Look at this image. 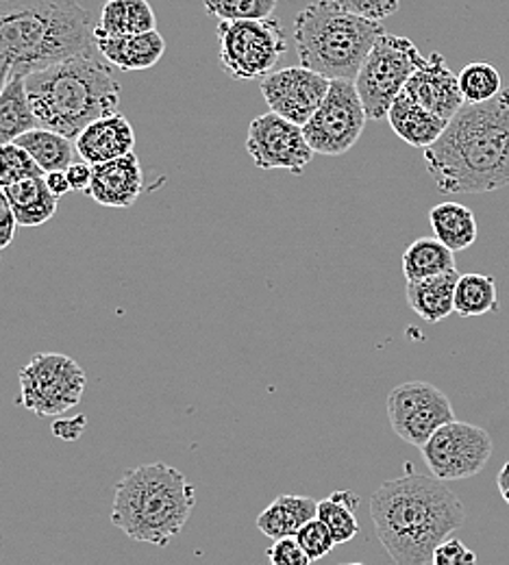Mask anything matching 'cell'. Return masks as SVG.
<instances>
[{
  "label": "cell",
  "instance_id": "obj_1",
  "mask_svg": "<svg viewBox=\"0 0 509 565\" xmlns=\"http://www.w3.org/2000/svg\"><path fill=\"white\" fill-rule=\"evenodd\" d=\"M442 194H488L509 185V87L495 100L464 105L425 150Z\"/></svg>",
  "mask_w": 509,
  "mask_h": 565
},
{
  "label": "cell",
  "instance_id": "obj_2",
  "mask_svg": "<svg viewBox=\"0 0 509 565\" xmlns=\"http://www.w3.org/2000/svg\"><path fill=\"white\" fill-rule=\"evenodd\" d=\"M379 542L396 565H432L434 553L466 522V509L436 477L405 475L370 498Z\"/></svg>",
  "mask_w": 509,
  "mask_h": 565
},
{
  "label": "cell",
  "instance_id": "obj_3",
  "mask_svg": "<svg viewBox=\"0 0 509 565\" xmlns=\"http://www.w3.org/2000/svg\"><path fill=\"white\" fill-rule=\"evenodd\" d=\"M120 92L112 64L96 49L26 76L38 122L68 140H76L92 122L118 114Z\"/></svg>",
  "mask_w": 509,
  "mask_h": 565
},
{
  "label": "cell",
  "instance_id": "obj_4",
  "mask_svg": "<svg viewBox=\"0 0 509 565\" xmlns=\"http://www.w3.org/2000/svg\"><path fill=\"white\" fill-rule=\"evenodd\" d=\"M96 49L78 0H0V60L31 74Z\"/></svg>",
  "mask_w": 509,
  "mask_h": 565
},
{
  "label": "cell",
  "instance_id": "obj_5",
  "mask_svg": "<svg viewBox=\"0 0 509 565\" xmlns=\"http://www.w3.org/2000/svg\"><path fill=\"white\" fill-rule=\"evenodd\" d=\"M197 504V490L183 472L168 463H146L116 483L112 524L129 540L168 546L185 529Z\"/></svg>",
  "mask_w": 509,
  "mask_h": 565
},
{
  "label": "cell",
  "instance_id": "obj_6",
  "mask_svg": "<svg viewBox=\"0 0 509 565\" xmlns=\"http://www.w3.org/2000/svg\"><path fill=\"white\" fill-rule=\"evenodd\" d=\"M381 22L349 13L333 0H316L294 18V42L300 66L329 81H356L383 35Z\"/></svg>",
  "mask_w": 509,
  "mask_h": 565
},
{
  "label": "cell",
  "instance_id": "obj_7",
  "mask_svg": "<svg viewBox=\"0 0 509 565\" xmlns=\"http://www.w3.org/2000/svg\"><path fill=\"white\" fill-rule=\"evenodd\" d=\"M425 62L427 57L421 55L410 38L383 33L374 42L356 78L368 120L388 118L392 103Z\"/></svg>",
  "mask_w": 509,
  "mask_h": 565
},
{
  "label": "cell",
  "instance_id": "obj_8",
  "mask_svg": "<svg viewBox=\"0 0 509 565\" xmlns=\"http://www.w3.org/2000/svg\"><path fill=\"white\" fill-rule=\"evenodd\" d=\"M220 66L235 81L271 76L288 51V35L277 18L220 22Z\"/></svg>",
  "mask_w": 509,
  "mask_h": 565
},
{
  "label": "cell",
  "instance_id": "obj_9",
  "mask_svg": "<svg viewBox=\"0 0 509 565\" xmlns=\"http://www.w3.org/2000/svg\"><path fill=\"white\" fill-rule=\"evenodd\" d=\"M18 405L38 418H57L74 409L87 385L85 370L73 356L38 353L20 370Z\"/></svg>",
  "mask_w": 509,
  "mask_h": 565
},
{
  "label": "cell",
  "instance_id": "obj_10",
  "mask_svg": "<svg viewBox=\"0 0 509 565\" xmlns=\"http://www.w3.org/2000/svg\"><path fill=\"white\" fill-rule=\"evenodd\" d=\"M365 116L356 81H331L318 111L303 127L305 140L316 154L338 157L349 152L364 134Z\"/></svg>",
  "mask_w": 509,
  "mask_h": 565
},
{
  "label": "cell",
  "instance_id": "obj_11",
  "mask_svg": "<svg viewBox=\"0 0 509 565\" xmlns=\"http://www.w3.org/2000/svg\"><path fill=\"white\" fill-rule=\"evenodd\" d=\"M492 450L495 444L486 428L459 420L442 426L421 448L427 468L442 483L479 475L488 466Z\"/></svg>",
  "mask_w": 509,
  "mask_h": 565
},
{
  "label": "cell",
  "instance_id": "obj_12",
  "mask_svg": "<svg viewBox=\"0 0 509 565\" xmlns=\"http://www.w3.org/2000/svg\"><path fill=\"white\" fill-rule=\"evenodd\" d=\"M388 420L405 444L423 448L436 430L455 420V414L439 387L427 381H407L390 392Z\"/></svg>",
  "mask_w": 509,
  "mask_h": 565
},
{
  "label": "cell",
  "instance_id": "obj_13",
  "mask_svg": "<svg viewBox=\"0 0 509 565\" xmlns=\"http://www.w3.org/2000/svg\"><path fill=\"white\" fill-rule=\"evenodd\" d=\"M246 150L259 170H288L291 174H303L316 154L305 140L303 127L273 111L253 118Z\"/></svg>",
  "mask_w": 509,
  "mask_h": 565
},
{
  "label": "cell",
  "instance_id": "obj_14",
  "mask_svg": "<svg viewBox=\"0 0 509 565\" xmlns=\"http://www.w3.org/2000/svg\"><path fill=\"white\" fill-rule=\"evenodd\" d=\"M331 81L305 66L275 71L259 85L268 109L298 127H305L329 94Z\"/></svg>",
  "mask_w": 509,
  "mask_h": 565
},
{
  "label": "cell",
  "instance_id": "obj_15",
  "mask_svg": "<svg viewBox=\"0 0 509 565\" xmlns=\"http://www.w3.org/2000/svg\"><path fill=\"white\" fill-rule=\"evenodd\" d=\"M403 92L446 122L466 105L459 92L457 74L446 68L444 57L439 53H432L427 57L425 66L414 72Z\"/></svg>",
  "mask_w": 509,
  "mask_h": 565
},
{
  "label": "cell",
  "instance_id": "obj_16",
  "mask_svg": "<svg viewBox=\"0 0 509 565\" xmlns=\"http://www.w3.org/2000/svg\"><path fill=\"white\" fill-rule=\"evenodd\" d=\"M145 190V174L136 152L94 166L87 194L103 207H131Z\"/></svg>",
  "mask_w": 509,
  "mask_h": 565
},
{
  "label": "cell",
  "instance_id": "obj_17",
  "mask_svg": "<svg viewBox=\"0 0 509 565\" xmlns=\"http://www.w3.org/2000/svg\"><path fill=\"white\" fill-rule=\"evenodd\" d=\"M76 154L89 166L107 163L127 157L136 148V131L131 122L118 111L114 116L92 122L76 140Z\"/></svg>",
  "mask_w": 509,
  "mask_h": 565
},
{
  "label": "cell",
  "instance_id": "obj_18",
  "mask_svg": "<svg viewBox=\"0 0 509 565\" xmlns=\"http://www.w3.org/2000/svg\"><path fill=\"white\" fill-rule=\"evenodd\" d=\"M96 51L116 68L125 72L148 71L157 66L166 53V40L159 31L127 38L94 40Z\"/></svg>",
  "mask_w": 509,
  "mask_h": 565
},
{
  "label": "cell",
  "instance_id": "obj_19",
  "mask_svg": "<svg viewBox=\"0 0 509 565\" xmlns=\"http://www.w3.org/2000/svg\"><path fill=\"white\" fill-rule=\"evenodd\" d=\"M388 122L401 140L423 150L434 146L448 125L446 120L412 100L405 92H401L392 103L388 111Z\"/></svg>",
  "mask_w": 509,
  "mask_h": 565
},
{
  "label": "cell",
  "instance_id": "obj_20",
  "mask_svg": "<svg viewBox=\"0 0 509 565\" xmlns=\"http://www.w3.org/2000/svg\"><path fill=\"white\" fill-rule=\"evenodd\" d=\"M318 518V502L307 495H277L259 515L257 529L273 542L296 537V533Z\"/></svg>",
  "mask_w": 509,
  "mask_h": 565
},
{
  "label": "cell",
  "instance_id": "obj_21",
  "mask_svg": "<svg viewBox=\"0 0 509 565\" xmlns=\"http://www.w3.org/2000/svg\"><path fill=\"white\" fill-rule=\"evenodd\" d=\"M155 9L148 0H107L100 9V20L94 26V40L127 38L157 31Z\"/></svg>",
  "mask_w": 509,
  "mask_h": 565
},
{
  "label": "cell",
  "instance_id": "obj_22",
  "mask_svg": "<svg viewBox=\"0 0 509 565\" xmlns=\"http://www.w3.org/2000/svg\"><path fill=\"white\" fill-rule=\"evenodd\" d=\"M459 281L457 270L432 277V279H423V281L407 282V302L412 307V311L430 322L437 324L442 320H446L453 311H455V285Z\"/></svg>",
  "mask_w": 509,
  "mask_h": 565
},
{
  "label": "cell",
  "instance_id": "obj_23",
  "mask_svg": "<svg viewBox=\"0 0 509 565\" xmlns=\"http://www.w3.org/2000/svg\"><path fill=\"white\" fill-rule=\"evenodd\" d=\"M18 226H42L57 213V201L44 177L26 179L2 190Z\"/></svg>",
  "mask_w": 509,
  "mask_h": 565
},
{
  "label": "cell",
  "instance_id": "obj_24",
  "mask_svg": "<svg viewBox=\"0 0 509 565\" xmlns=\"http://www.w3.org/2000/svg\"><path fill=\"white\" fill-rule=\"evenodd\" d=\"M38 125L26 94V74L13 72L0 96V146L13 143L24 134L38 129Z\"/></svg>",
  "mask_w": 509,
  "mask_h": 565
},
{
  "label": "cell",
  "instance_id": "obj_25",
  "mask_svg": "<svg viewBox=\"0 0 509 565\" xmlns=\"http://www.w3.org/2000/svg\"><path fill=\"white\" fill-rule=\"evenodd\" d=\"M430 224L436 239L453 253H462L477 242L479 228L475 213L462 203H439L430 212Z\"/></svg>",
  "mask_w": 509,
  "mask_h": 565
},
{
  "label": "cell",
  "instance_id": "obj_26",
  "mask_svg": "<svg viewBox=\"0 0 509 565\" xmlns=\"http://www.w3.org/2000/svg\"><path fill=\"white\" fill-rule=\"evenodd\" d=\"M455 270V253L436 237H418L403 253V275L407 282L423 281Z\"/></svg>",
  "mask_w": 509,
  "mask_h": 565
},
{
  "label": "cell",
  "instance_id": "obj_27",
  "mask_svg": "<svg viewBox=\"0 0 509 565\" xmlns=\"http://www.w3.org/2000/svg\"><path fill=\"white\" fill-rule=\"evenodd\" d=\"M13 143L24 148L33 157V161L42 168L44 174L68 170L74 163L76 148L73 146V140L42 127L24 134Z\"/></svg>",
  "mask_w": 509,
  "mask_h": 565
},
{
  "label": "cell",
  "instance_id": "obj_28",
  "mask_svg": "<svg viewBox=\"0 0 509 565\" xmlns=\"http://www.w3.org/2000/svg\"><path fill=\"white\" fill-rule=\"evenodd\" d=\"M455 311L462 318H477L499 311L497 279L488 275H462L455 285Z\"/></svg>",
  "mask_w": 509,
  "mask_h": 565
},
{
  "label": "cell",
  "instance_id": "obj_29",
  "mask_svg": "<svg viewBox=\"0 0 509 565\" xmlns=\"http://www.w3.org/2000/svg\"><path fill=\"white\" fill-rule=\"evenodd\" d=\"M358 504H360V498L353 492H333L329 498L318 502V520L327 524L336 544H347L358 535L360 531V522L356 518Z\"/></svg>",
  "mask_w": 509,
  "mask_h": 565
},
{
  "label": "cell",
  "instance_id": "obj_30",
  "mask_svg": "<svg viewBox=\"0 0 509 565\" xmlns=\"http://www.w3.org/2000/svg\"><path fill=\"white\" fill-rule=\"evenodd\" d=\"M459 92L468 105H479L495 100L506 87L501 72L490 62H470L464 71L457 74Z\"/></svg>",
  "mask_w": 509,
  "mask_h": 565
},
{
  "label": "cell",
  "instance_id": "obj_31",
  "mask_svg": "<svg viewBox=\"0 0 509 565\" xmlns=\"http://www.w3.org/2000/svg\"><path fill=\"white\" fill-rule=\"evenodd\" d=\"M205 11L216 15L220 22L242 20H268L277 9L279 0H203Z\"/></svg>",
  "mask_w": 509,
  "mask_h": 565
},
{
  "label": "cell",
  "instance_id": "obj_32",
  "mask_svg": "<svg viewBox=\"0 0 509 565\" xmlns=\"http://www.w3.org/2000/svg\"><path fill=\"white\" fill-rule=\"evenodd\" d=\"M44 177L42 168L33 161V157L20 148L18 143H4L0 146V188L15 185L26 179H40Z\"/></svg>",
  "mask_w": 509,
  "mask_h": 565
},
{
  "label": "cell",
  "instance_id": "obj_33",
  "mask_svg": "<svg viewBox=\"0 0 509 565\" xmlns=\"http://www.w3.org/2000/svg\"><path fill=\"white\" fill-rule=\"evenodd\" d=\"M296 542L300 544V548L307 553V557L311 562H318L322 557H327L338 544L331 535V531L327 529L325 522H320L318 518L307 522L298 533H296Z\"/></svg>",
  "mask_w": 509,
  "mask_h": 565
},
{
  "label": "cell",
  "instance_id": "obj_34",
  "mask_svg": "<svg viewBox=\"0 0 509 565\" xmlns=\"http://www.w3.org/2000/svg\"><path fill=\"white\" fill-rule=\"evenodd\" d=\"M333 2L340 4L342 9H347L349 13H356V15L372 20V22H381V20L394 15L401 4V0H333Z\"/></svg>",
  "mask_w": 509,
  "mask_h": 565
},
{
  "label": "cell",
  "instance_id": "obj_35",
  "mask_svg": "<svg viewBox=\"0 0 509 565\" xmlns=\"http://www.w3.org/2000/svg\"><path fill=\"white\" fill-rule=\"evenodd\" d=\"M432 565H477V555L462 540L450 537L436 548Z\"/></svg>",
  "mask_w": 509,
  "mask_h": 565
},
{
  "label": "cell",
  "instance_id": "obj_36",
  "mask_svg": "<svg viewBox=\"0 0 509 565\" xmlns=\"http://www.w3.org/2000/svg\"><path fill=\"white\" fill-rule=\"evenodd\" d=\"M268 559L273 565H311V559L307 557V553L300 548V544L296 542V537H286V540H277L271 548H268Z\"/></svg>",
  "mask_w": 509,
  "mask_h": 565
},
{
  "label": "cell",
  "instance_id": "obj_37",
  "mask_svg": "<svg viewBox=\"0 0 509 565\" xmlns=\"http://www.w3.org/2000/svg\"><path fill=\"white\" fill-rule=\"evenodd\" d=\"M92 172H94V166H89L85 161H74L73 166L66 170L73 192H83V190L87 192V188L92 183Z\"/></svg>",
  "mask_w": 509,
  "mask_h": 565
},
{
  "label": "cell",
  "instance_id": "obj_38",
  "mask_svg": "<svg viewBox=\"0 0 509 565\" xmlns=\"http://www.w3.org/2000/svg\"><path fill=\"white\" fill-rule=\"evenodd\" d=\"M15 226H18L15 215L11 212L7 199H2V201H0V250H4V248L13 242V237H15Z\"/></svg>",
  "mask_w": 509,
  "mask_h": 565
},
{
  "label": "cell",
  "instance_id": "obj_39",
  "mask_svg": "<svg viewBox=\"0 0 509 565\" xmlns=\"http://www.w3.org/2000/svg\"><path fill=\"white\" fill-rule=\"evenodd\" d=\"M44 181H46V185H49V190H51V194H53L55 199H62V196H66L68 192H73L71 183H68V177H66V170L49 172V174H44Z\"/></svg>",
  "mask_w": 509,
  "mask_h": 565
},
{
  "label": "cell",
  "instance_id": "obj_40",
  "mask_svg": "<svg viewBox=\"0 0 509 565\" xmlns=\"http://www.w3.org/2000/svg\"><path fill=\"white\" fill-rule=\"evenodd\" d=\"M85 416H76L74 420H68V423H55L53 426V433L57 435V437H62V439H76L78 435H81V430L85 428Z\"/></svg>",
  "mask_w": 509,
  "mask_h": 565
},
{
  "label": "cell",
  "instance_id": "obj_41",
  "mask_svg": "<svg viewBox=\"0 0 509 565\" xmlns=\"http://www.w3.org/2000/svg\"><path fill=\"white\" fill-rule=\"evenodd\" d=\"M497 486H499V492H501L509 507V461L501 468V472L497 477Z\"/></svg>",
  "mask_w": 509,
  "mask_h": 565
},
{
  "label": "cell",
  "instance_id": "obj_42",
  "mask_svg": "<svg viewBox=\"0 0 509 565\" xmlns=\"http://www.w3.org/2000/svg\"><path fill=\"white\" fill-rule=\"evenodd\" d=\"M11 74H13V66H11L7 60H0V96H2V92H4V87H7V83H9V78H11Z\"/></svg>",
  "mask_w": 509,
  "mask_h": 565
},
{
  "label": "cell",
  "instance_id": "obj_43",
  "mask_svg": "<svg viewBox=\"0 0 509 565\" xmlns=\"http://www.w3.org/2000/svg\"><path fill=\"white\" fill-rule=\"evenodd\" d=\"M2 199H4V192H2V188H0V201H2Z\"/></svg>",
  "mask_w": 509,
  "mask_h": 565
},
{
  "label": "cell",
  "instance_id": "obj_44",
  "mask_svg": "<svg viewBox=\"0 0 509 565\" xmlns=\"http://www.w3.org/2000/svg\"><path fill=\"white\" fill-rule=\"evenodd\" d=\"M347 565H364V564H347Z\"/></svg>",
  "mask_w": 509,
  "mask_h": 565
}]
</instances>
